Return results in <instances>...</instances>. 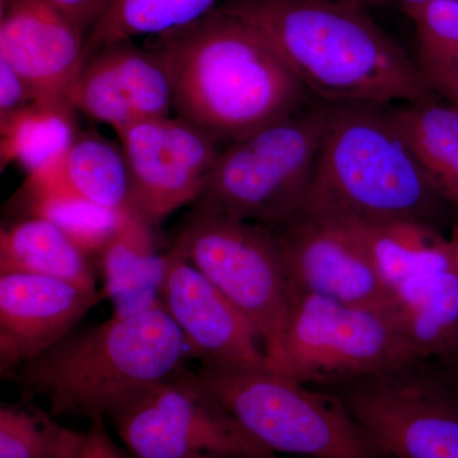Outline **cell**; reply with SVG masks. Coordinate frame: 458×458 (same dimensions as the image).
<instances>
[{"label": "cell", "mask_w": 458, "mask_h": 458, "mask_svg": "<svg viewBox=\"0 0 458 458\" xmlns=\"http://www.w3.org/2000/svg\"><path fill=\"white\" fill-rule=\"evenodd\" d=\"M273 44L316 101L331 106L436 98L418 63L367 8L336 0H223Z\"/></svg>", "instance_id": "cell-1"}, {"label": "cell", "mask_w": 458, "mask_h": 458, "mask_svg": "<svg viewBox=\"0 0 458 458\" xmlns=\"http://www.w3.org/2000/svg\"><path fill=\"white\" fill-rule=\"evenodd\" d=\"M147 47L164 63L179 117L219 144L245 140L313 99L259 30L221 8Z\"/></svg>", "instance_id": "cell-2"}, {"label": "cell", "mask_w": 458, "mask_h": 458, "mask_svg": "<svg viewBox=\"0 0 458 458\" xmlns=\"http://www.w3.org/2000/svg\"><path fill=\"white\" fill-rule=\"evenodd\" d=\"M390 106L331 108L301 213L343 225L417 221L441 229L448 222L454 208L419 165Z\"/></svg>", "instance_id": "cell-3"}, {"label": "cell", "mask_w": 458, "mask_h": 458, "mask_svg": "<svg viewBox=\"0 0 458 458\" xmlns=\"http://www.w3.org/2000/svg\"><path fill=\"white\" fill-rule=\"evenodd\" d=\"M188 354L164 307L72 331L49 351L5 376L29 397H44L53 417L111 419L182 369Z\"/></svg>", "instance_id": "cell-4"}, {"label": "cell", "mask_w": 458, "mask_h": 458, "mask_svg": "<svg viewBox=\"0 0 458 458\" xmlns=\"http://www.w3.org/2000/svg\"><path fill=\"white\" fill-rule=\"evenodd\" d=\"M201 388L241 427L279 454L309 458H387L340 401L267 369H207Z\"/></svg>", "instance_id": "cell-5"}, {"label": "cell", "mask_w": 458, "mask_h": 458, "mask_svg": "<svg viewBox=\"0 0 458 458\" xmlns=\"http://www.w3.org/2000/svg\"><path fill=\"white\" fill-rule=\"evenodd\" d=\"M331 108L312 99L285 119L229 144L194 204L271 229L291 222L306 203Z\"/></svg>", "instance_id": "cell-6"}, {"label": "cell", "mask_w": 458, "mask_h": 458, "mask_svg": "<svg viewBox=\"0 0 458 458\" xmlns=\"http://www.w3.org/2000/svg\"><path fill=\"white\" fill-rule=\"evenodd\" d=\"M172 250L245 313L260 334L267 364L273 360L298 297L276 232L195 205Z\"/></svg>", "instance_id": "cell-7"}, {"label": "cell", "mask_w": 458, "mask_h": 458, "mask_svg": "<svg viewBox=\"0 0 458 458\" xmlns=\"http://www.w3.org/2000/svg\"><path fill=\"white\" fill-rule=\"evenodd\" d=\"M313 388L340 401L394 458H458V390L432 360Z\"/></svg>", "instance_id": "cell-8"}, {"label": "cell", "mask_w": 458, "mask_h": 458, "mask_svg": "<svg viewBox=\"0 0 458 458\" xmlns=\"http://www.w3.org/2000/svg\"><path fill=\"white\" fill-rule=\"evenodd\" d=\"M414 357L387 312L298 294L267 369L310 387H324Z\"/></svg>", "instance_id": "cell-9"}, {"label": "cell", "mask_w": 458, "mask_h": 458, "mask_svg": "<svg viewBox=\"0 0 458 458\" xmlns=\"http://www.w3.org/2000/svg\"><path fill=\"white\" fill-rule=\"evenodd\" d=\"M110 420L137 458H254L271 452L183 367Z\"/></svg>", "instance_id": "cell-10"}, {"label": "cell", "mask_w": 458, "mask_h": 458, "mask_svg": "<svg viewBox=\"0 0 458 458\" xmlns=\"http://www.w3.org/2000/svg\"><path fill=\"white\" fill-rule=\"evenodd\" d=\"M131 180V209L150 225L200 198L219 143L177 117L135 123L119 135Z\"/></svg>", "instance_id": "cell-11"}, {"label": "cell", "mask_w": 458, "mask_h": 458, "mask_svg": "<svg viewBox=\"0 0 458 458\" xmlns=\"http://www.w3.org/2000/svg\"><path fill=\"white\" fill-rule=\"evenodd\" d=\"M274 231L295 294L319 295L388 313L384 285L351 225L300 213Z\"/></svg>", "instance_id": "cell-12"}, {"label": "cell", "mask_w": 458, "mask_h": 458, "mask_svg": "<svg viewBox=\"0 0 458 458\" xmlns=\"http://www.w3.org/2000/svg\"><path fill=\"white\" fill-rule=\"evenodd\" d=\"M162 302L188 354L207 369H267L255 325L191 262L171 249Z\"/></svg>", "instance_id": "cell-13"}, {"label": "cell", "mask_w": 458, "mask_h": 458, "mask_svg": "<svg viewBox=\"0 0 458 458\" xmlns=\"http://www.w3.org/2000/svg\"><path fill=\"white\" fill-rule=\"evenodd\" d=\"M66 101L117 135L148 119L167 117L174 107L170 77L161 57L132 40L114 42L84 60Z\"/></svg>", "instance_id": "cell-14"}, {"label": "cell", "mask_w": 458, "mask_h": 458, "mask_svg": "<svg viewBox=\"0 0 458 458\" xmlns=\"http://www.w3.org/2000/svg\"><path fill=\"white\" fill-rule=\"evenodd\" d=\"M101 298V292L50 276L0 274V375L49 351Z\"/></svg>", "instance_id": "cell-15"}, {"label": "cell", "mask_w": 458, "mask_h": 458, "mask_svg": "<svg viewBox=\"0 0 458 458\" xmlns=\"http://www.w3.org/2000/svg\"><path fill=\"white\" fill-rule=\"evenodd\" d=\"M86 35L45 0H2L0 62L11 66L38 101L68 102L82 68Z\"/></svg>", "instance_id": "cell-16"}, {"label": "cell", "mask_w": 458, "mask_h": 458, "mask_svg": "<svg viewBox=\"0 0 458 458\" xmlns=\"http://www.w3.org/2000/svg\"><path fill=\"white\" fill-rule=\"evenodd\" d=\"M150 225L129 210L116 236L99 258L102 297L113 303V316L131 318L164 307L167 255L157 254ZM165 309V307H164Z\"/></svg>", "instance_id": "cell-17"}, {"label": "cell", "mask_w": 458, "mask_h": 458, "mask_svg": "<svg viewBox=\"0 0 458 458\" xmlns=\"http://www.w3.org/2000/svg\"><path fill=\"white\" fill-rule=\"evenodd\" d=\"M29 192L64 191L114 210L131 209V180L122 146L96 132L80 131L62 164L27 177Z\"/></svg>", "instance_id": "cell-18"}, {"label": "cell", "mask_w": 458, "mask_h": 458, "mask_svg": "<svg viewBox=\"0 0 458 458\" xmlns=\"http://www.w3.org/2000/svg\"><path fill=\"white\" fill-rule=\"evenodd\" d=\"M89 259L62 229L40 216L0 233V274H35L98 291Z\"/></svg>", "instance_id": "cell-19"}, {"label": "cell", "mask_w": 458, "mask_h": 458, "mask_svg": "<svg viewBox=\"0 0 458 458\" xmlns=\"http://www.w3.org/2000/svg\"><path fill=\"white\" fill-rule=\"evenodd\" d=\"M74 111L68 102L36 101L0 122L2 170L17 164L30 177L62 164L78 132Z\"/></svg>", "instance_id": "cell-20"}, {"label": "cell", "mask_w": 458, "mask_h": 458, "mask_svg": "<svg viewBox=\"0 0 458 458\" xmlns=\"http://www.w3.org/2000/svg\"><path fill=\"white\" fill-rule=\"evenodd\" d=\"M390 114L419 165L458 210V108L434 98L391 105Z\"/></svg>", "instance_id": "cell-21"}, {"label": "cell", "mask_w": 458, "mask_h": 458, "mask_svg": "<svg viewBox=\"0 0 458 458\" xmlns=\"http://www.w3.org/2000/svg\"><path fill=\"white\" fill-rule=\"evenodd\" d=\"M223 0H108L84 47V60L114 42L164 35L191 25ZM84 63V62H83Z\"/></svg>", "instance_id": "cell-22"}, {"label": "cell", "mask_w": 458, "mask_h": 458, "mask_svg": "<svg viewBox=\"0 0 458 458\" xmlns=\"http://www.w3.org/2000/svg\"><path fill=\"white\" fill-rule=\"evenodd\" d=\"M51 412L27 403H2L0 458H78L86 433L57 423Z\"/></svg>", "instance_id": "cell-23"}, {"label": "cell", "mask_w": 458, "mask_h": 458, "mask_svg": "<svg viewBox=\"0 0 458 458\" xmlns=\"http://www.w3.org/2000/svg\"><path fill=\"white\" fill-rule=\"evenodd\" d=\"M33 216L57 225L87 256L102 254L129 210H114L71 192H30Z\"/></svg>", "instance_id": "cell-24"}, {"label": "cell", "mask_w": 458, "mask_h": 458, "mask_svg": "<svg viewBox=\"0 0 458 458\" xmlns=\"http://www.w3.org/2000/svg\"><path fill=\"white\" fill-rule=\"evenodd\" d=\"M415 26L420 68H458V0H434L405 12Z\"/></svg>", "instance_id": "cell-25"}, {"label": "cell", "mask_w": 458, "mask_h": 458, "mask_svg": "<svg viewBox=\"0 0 458 458\" xmlns=\"http://www.w3.org/2000/svg\"><path fill=\"white\" fill-rule=\"evenodd\" d=\"M38 101L35 92L4 62H0V122Z\"/></svg>", "instance_id": "cell-26"}, {"label": "cell", "mask_w": 458, "mask_h": 458, "mask_svg": "<svg viewBox=\"0 0 458 458\" xmlns=\"http://www.w3.org/2000/svg\"><path fill=\"white\" fill-rule=\"evenodd\" d=\"M45 2L62 12L69 20L73 21L86 38H89L93 27L104 13L108 0H45Z\"/></svg>", "instance_id": "cell-27"}, {"label": "cell", "mask_w": 458, "mask_h": 458, "mask_svg": "<svg viewBox=\"0 0 458 458\" xmlns=\"http://www.w3.org/2000/svg\"><path fill=\"white\" fill-rule=\"evenodd\" d=\"M78 458H128L117 448L107 432L106 418L90 419L82 451Z\"/></svg>", "instance_id": "cell-28"}, {"label": "cell", "mask_w": 458, "mask_h": 458, "mask_svg": "<svg viewBox=\"0 0 458 458\" xmlns=\"http://www.w3.org/2000/svg\"><path fill=\"white\" fill-rule=\"evenodd\" d=\"M437 96L458 108V68H420Z\"/></svg>", "instance_id": "cell-29"}, {"label": "cell", "mask_w": 458, "mask_h": 458, "mask_svg": "<svg viewBox=\"0 0 458 458\" xmlns=\"http://www.w3.org/2000/svg\"><path fill=\"white\" fill-rule=\"evenodd\" d=\"M432 360L458 390V343L447 354Z\"/></svg>", "instance_id": "cell-30"}, {"label": "cell", "mask_w": 458, "mask_h": 458, "mask_svg": "<svg viewBox=\"0 0 458 458\" xmlns=\"http://www.w3.org/2000/svg\"><path fill=\"white\" fill-rule=\"evenodd\" d=\"M336 2L352 3V4L361 5L364 8L385 7L391 4L394 0H336Z\"/></svg>", "instance_id": "cell-31"}, {"label": "cell", "mask_w": 458, "mask_h": 458, "mask_svg": "<svg viewBox=\"0 0 458 458\" xmlns=\"http://www.w3.org/2000/svg\"><path fill=\"white\" fill-rule=\"evenodd\" d=\"M450 238L452 254H454V262L458 269V218L452 225V232Z\"/></svg>", "instance_id": "cell-32"}, {"label": "cell", "mask_w": 458, "mask_h": 458, "mask_svg": "<svg viewBox=\"0 0 458 458\" xmlns=\"http://www.w3.org/2000/svg\"><path fill=\"white\" fill-rule=\"evenodd\" d=\"M394 2L400 3L403 11L406 12L409 9H414L426 5L428 3L434 2V0H394Z\"/></svg>", "instance_id": "cell-33"}, {"label": "cell", "mask_w": 458, "mask_h": 458, "mask_svg": "<svg viewBox=\"0 0 458 458\" xmlns=\"http://www.w3.org/2000/svg\"><path fill=\"white\" fill-rule=\"evenodd\" d=\"M254 458H286V457L280 456L279 454H274V452H265V454H259V456H256ZM293 458H309V457L293 456Z\"/></svg>", "instance_id": "cell-34"}, {"label": "cell", "mask_w": 458, "mask_h": 458, "mask_svg": "<svg viewBox=\"0 0 458 458\" xmlns=\"http://www.w3.org/2000/svg\"><path fill=\"white\" fill-rule=\"evenodd\" d=\"M387 458H394L393 456H390V454H388Z\"/></svg>", "instance_id": "cell-35"}]
</instances>
